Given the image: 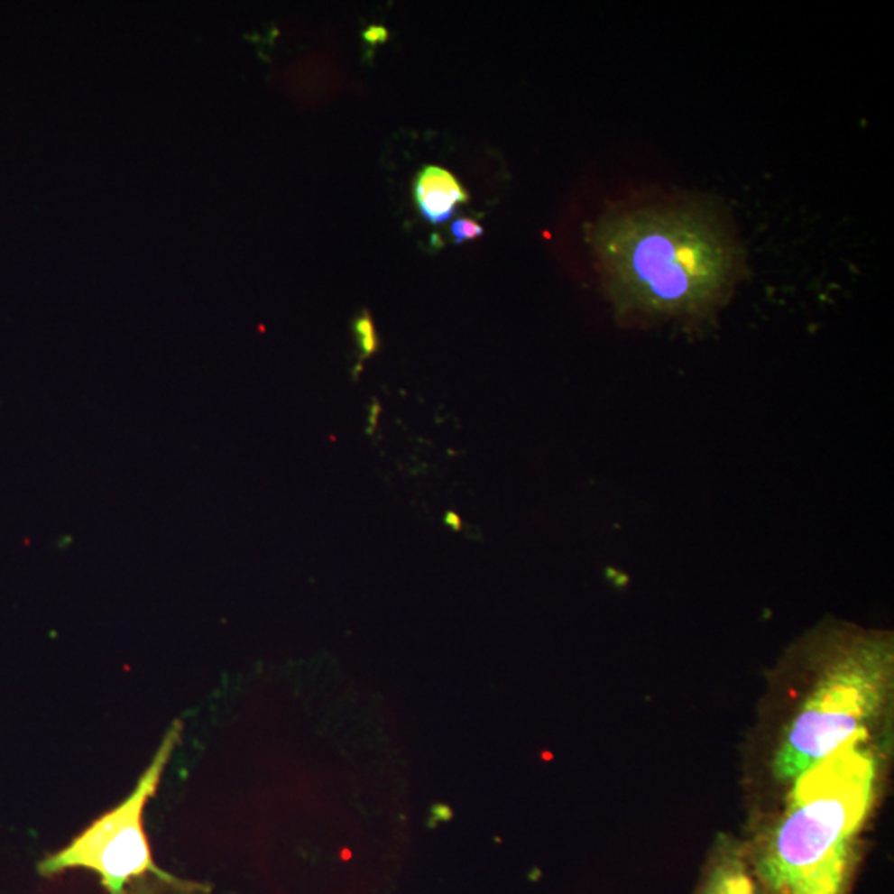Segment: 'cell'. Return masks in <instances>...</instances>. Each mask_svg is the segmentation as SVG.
<instances>
[{
    "mask_svg": "<svg viewBox=\"0 0 894 894\" xmlns=\"http://www.w3.org/2000/svg\"><path fill=\"white\" fill-rule=\"evenodd\" d=\"M893 677V640L886 633H853L836 644L814 691L788 725L774 760L775 777H797L864 735L880 714Z\"/></svg>",
    "mask_w": 894,
    "mask_h": 894,
    "instance_id": "obj_3",
    "label": "cell"
},
{
    "mask_svg": "<svg viewBox=\"0 0 894 894\" xmlns=\"http://www.w3.org/2000/svg\"><path fill=\"white\" fill-rule=\"evenodd\" d=\"M592 245L622 327L714 323L747 272L723 207L687 194L614 206L594 224Z\"/></svg>",
    "mask_w": 894,
    "mask_h": 894,
    "instance_id": "obj_1",
    "label": "cell"
},
{
    "mask_svg": "<svg viewBox=\"0 0 894 894\" xmlns=\"http://www.w3.org/2000/svg\"><path fill=\"white\" fill-rule=\"evenodd\" d=\"M866 733L795 779L780 820L754 858L764 894H846L856 838L871 810L878 762Z\"/></svg>",
    "mask_w": 894,
    "mask_h": 894,
    "instance_id": "obj_2",
    "label": "cell"
},
{
    "mask_svg": "<svg viewBox=\"0 0 894 894\" xmlns=\"http://www.w3.org/2000/svg\"><path fill=\"white\" fill-rule=\"evenodd\" d=\"M181 733L182 723L176 721L130 797L108 814L101 815L63 850L47 856L39 864L43 876L63 873L71 868H87L100 874L101 884L108 894H124L126 884L152 873L176 888L194 889L192 884L164 873L156 866L143 828L144 806L156 794L172 752L181 742Z\"/></svg>",
    "mask_w": 894,
    "mask_h": 894,
    "instance_id": "obj_4",
    "label": "cell"
},
{
    "mask_svg": "<svg viewBox=\"0 0 894 894\" xmlns=\"http://www.w3.org/2000/svg\"><path fill=\"white\" fill-rule=\"evenodd\" d=\"M355 332H356L358 338H360V346H362L363 352H374V348H376V336H374L373 323L368 315H363V317H360L356 320V323H355Z\"/></svg>",
    "mask_w": 894,
    "mask_h": 894,
    "instance_id": "obj_8",
    "label": "cell"
},
{
    "mask_svg": "<svg viewBox=\"0 0 894 894\" xmlns=\"http://www.w3.org/2000/svg\"><path fill=\"white\" fill-rule=\"evenodd\" d=\"M701 894H764V891L745 854L733 846H723L709 864Z\"/></svg>",
    "mask_w": 894,
    "mask_h": 894,
    "instance_id": "obj_6",
    "label": "cell"
},
{
    "mask_svg": "<svg viewBox=\"0 0 894 894\" xmlns=\"http://www.w3.org/2000/svg\"><path fill=\"white\" fill-rule=\"evenodd\" d=\"M451 234H453L456 244H464V242L473 241V239L481 237L484 234V229L479 222L474 221L471 217H463V219H457V221L453 222Z\"/></svg>",
    "mask_w": 894,
    "mask_h": 894,
    "instance_id": "obj_7",
    "label": "cell"
},
{
    "mask_svg": "<svg viewBox=\"0 0 894 894\" xmlns=\"http://www.w3.org/2000/svg\"><path fill=\"white\" fill-rule=\"evenodd\" d=\"M130 894H152V888L146 883L138 884L131 889Z\"/></svg>",
    "mask_w": 894,
    "mask_h": 894,
    "instance_id": "obj_10",
    "label": "cell"
},
{
    "mask_svg": "<svg viewBox=\"0 0 894 894\" xmlns=\"http://www.w3.org/2000/svg\"><path fill=\"white\" fill-rule=\"evenodd\" d=\"M412 196L422 219L434 226L451 219L456 209L469 201L463 184L441 166H426L418 172Z\"/></svg>",
    "mask_w": 894,
    "mask_h": 894,
    "instance_id": "obj_5",
    "label": "cell"
},
{
    "mask_svg": "<svg viewBox=\"0 0 894 894\" xmlns=\"http://www.w3.org/2000/svg\"><path fill=\"white\" fill-rule=\"evenodd\" d=\"M363 37H364V41L374 47V45H380V43L386 41L388 31L384 27H370L368 31H364Z\"/></svg>",
    "mask_w": 894,
    "mask_h": 894,
    "instance_id": "obj_9",
    "label": "cell"
}]
</instances>
